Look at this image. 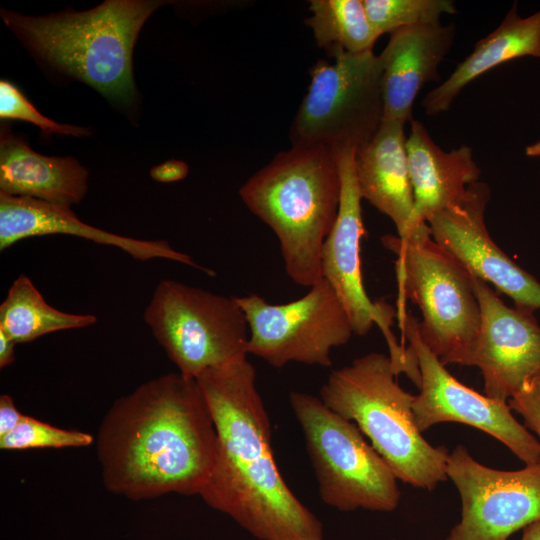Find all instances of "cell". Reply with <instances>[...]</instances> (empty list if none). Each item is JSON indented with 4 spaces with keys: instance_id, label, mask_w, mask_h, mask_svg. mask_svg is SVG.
Returning a JSON list of instances; mask_svg holds the SVG:
<instances>
[{
    "instance_id": "obj_1",
    "label": "cell",
    "mask_w": 540,
    "mask_h": 540,
    "mask_svg": "<svg viewBox=\"0 0 540 540\" xmlns=\"http://www.w3.org/2000/svg\"><path fill=\"white\" fill-rule=\"evenodd\" d=\"M104 486L138 501L201 494L217 455V432L197 379L179 372L114 401L96 438Z\"/></svg>"
},
{
    "instance_id": "obj_2",
    "label": "cell",
    "mask_w": 540,
    "mask_h": 540,
    "mask_svg": "<svg viewBox=\"0 0 540 540\" xmlns=\"http://www.w3.org/2000/svg\"><path fill=\"white\" fill-rule=\"evenodd\" d=\"M217 432L200 497L258 540H324L323 525L290 490L273 457L271 423L246 359L197 378Z\"/></svg>"
},
{
    "instance_id": "obj_3",
    "label": "cell",
    "mask_w": 540,
    "mask_h": 540,
    "mask_svg": "<svg viewBox=\"0 0 540 540\" xmlns=\"http://www.w3.org/2000/svg\"><path fill=\"white\" fill-rule=\"evenodd\" d=\"M341 180L335 150L292 146L239 189L248 209L275 233L289 278L310 288L322 277L321 254L337 218Z\"/></svg>"
},
{
    "instance_id": "obj_4",
    "label": "cell",
    "mask_w": 540,
    "mask_h": 540,
    "mask_svg": "<svg viewBox=\"0 0 540 540\" xmlns=\"http://www.w3.org/2000/svg\"><path fill=\"white\" fill-rule=\"evenodd\" d=\"M161 1L109 0L83 12L26 16L1 9L8 28L53 67L106 98L131 102L132 55L138 34Z\"/></svg>"
},
{
    "instance_id": "obj_5",
    "label": "cell",
    "mask_w": 540,
    "mask_h": 540,
    "mask_svg": "<svg viewBox=\"0 0 540 540\" xmlns=\"http://www.w3.org/2000/svg\"><path fill=\"white\" fill-rule=\"evenodd\" d=\"M389 356L372 352L336 369L320 389V399L353 421L397 479L433 490L448 477V450L429 444L416 426L414 395L396 381Z\"/></svg>"
},
{
    "instance_id": "obj_6",
    "label": "cell",
    "mask_w": 540,
    "mask_h": 540,
    "mask_svg": "<svg viewBox=\"0 0 540 540\" xmlns=\"http://www.w3.org/2000/svg\"><path fill=\"white\" fill-rule=\"evenodd\" d=\"M381 242L397 256L400 299L420 309L423 343L443 365L465 366L481 322L471 274L433 239L427 222L404 238L384 235Z\"/></svg>"
},
{
    "instance_id": "obj_7",
    "label": "cell",
    "mask_w": 540,
    "mask_h": 540,
    "mask_svg": "<svg viewBox=\"0 0 540 540\" xmlns=\"http://www.w3.org/2000/svg\"><path fill=\"white\" fill-rule=\"evenodd\" d=\"M289 402L324 504L342 512L395 510L401 496L397 477L358 426L320 397L292 391Z\"/></svg>"
},
{
    "instance_id": "obj_8",
    "label": "cell",
    "mask_w": 540,
    "mask_h": 540,
    "mask_svg": "<svg viewBox=\"0 0 540 540\" xmlns=\"http://www.w3.org/2000/svg\"><path fill=\"white\" fill-rule=\"evenodd\" d=\"M143 318L186 377L197 379L209 369L247 358L249 327L236 297L163 279Z\"/></svg>"
},
{
    "instance_id": "obj_9",
    "label": "cell",
    "mask_w": 540,
    "mask_h": 540,
    "mask_svg": "<svg viewBox=\"0 0 540 540\" xmlns=\"http://www.w3.org/2000/svg\"><path fill=\"white\" fill-rule=\"evenodd\" d=\"M317 62L292 121V146H323L356 152L376 135L384 117L382 67L373 51L330 56Z\"/></svg>"
},
{
    "instance_id": "obj_10",
    "label": "cell",
    "mask_w": 540,
    "mask_h": 540,
    "mask_svg": "<svg viewBox=\"0 0 540 540\" xmlns=\"http://www.w3.org/2000/svg\"><path fill=\"white\" fill-rule=\"evenodd\" d=\"M249 327L248 354L274 368L291 362L329 367L330 353L354 334L336 292L322 278L301 298L271 304L257 294L236 297Z\"/></svg>"
},
{
    "instance_id": "obj_11",
    "label": "cell",
    "mask_w": 540,
    "mask_h": 540,
    "mask_svg": "<svg viewBox=\"0 0 540 540\" xmlns=\"http://www.w3.org/2000/svg\"><path fill=\"white\" fill-rule=\"evenodd\" d=\"M399 317L420 372V392L412 405L419 431L444 422L466 424L503 443L526 465L539 462L540 441L517 421L509 405L459 382L421 340L419 320L404 308L399 309Z\"/></svg>"
},
{
    "instance_id": "obj_12",
    "label": "cell",
    "mask_w": 540,
    "mask_h": 540,
    "mask_svg": "<svg viewBox=\"0 0 540 540\" xmlns=\"http://www.w3.org/2000/svg\"><path fill=\"white\" fill-rule=\"evenodd\" d=\"M446 474L461 498V519L446 540H507L540 520V461L498 470L458 445L449 453Z\"/></svg>"
},
{
    "instance_id": "obj_13",
    "label": "cell",
    "mask_w": 540,
    "mask_h": 540,
    "mask_svg": "<svg viewBox=\"0 0 540 540\" xmlns=\"http://www.w3.org/2000/svg\"><path fill=\"white\" fill-rule=\"evenodd\" d=\"M335 154L341 193L336 221L322 248V277L336 292L354 334L364 336L376 324L385 336L389 356L397 359L404 355L405 348L397 343L390 329L395 311L386 302H373L362 281L360 245L365 230L355 173L356 151L345 147L335 149Z\"/></svg>"
},
{
    "instance_id": "obj_14",
    "label": "cell",
    "mask_w": 540,
    "mask_h": 540,
    "mask_svg": "<svg viewBox=\"0 0 540 540\" xmlns=\"http://www.w3.org/2000/svg\"><path fill=\"white\" fill-rule=\"evenodd\" d=\"M489 186L477 181L468 186L455 206L427 219L433 239L473 277L492 284L510 297L515 307L540 310V282L492 240L485 224Z\"/></svg>"
},
{
    "instance_id": "obj_15",
    "label": "cell",
    "mask_w": 540,
    "mask_h": 540,
    "mask_svg": "<svg viewBox=\"0 0 540 540\" xmlns=\"http://www.w3.org/2000/svg\"><path fill=\"white\" fill-rule=\"evenodd\" d=\"M472 284L481 322L465 366L480 369L485 396L507 403L540 376V326L533 311L507 306L481 279L472 276Z\"/></svg>"
},
{
    "instance_id": "obj_16",
    "label": "cell",
    "mask_w": 540,
    "mask_h": 540,
    "mask_svg": "<svg viewBox=\"0 0 540 540\" xmlns=\"http://www.w3.org/2000/svg\"><path fill=\"white\" fill-rule=\"evenodd\" d=\"M50 234L73 235L113 246L140 261L168 259L201 270L211 277L216 275L213 269L199 265L190 255L172 248L167 241L111 233L81 221L70 207L0 192V251L25 238Z\"/></svg>"
},
{
    "instance_id": "obj_17",
    "label": "cell",
    "mask_w": 540,
    "mask_h": 540,
    "mask_svg": "<svg viewBox=\"0 0 540 540\" xmlns=\"http://www.w3.org/2000/svg\"><path fill=\"white\" fill-rule=\"evenodd\" d=\"M455 25L404 27L390 34L378 55L382 67L384 117L410 122L413 103L422 87L438 81V68L455 40Z\"/></svg>"
},
{
    "instance_id": "obj_18",
    "label": "cell",
    "mask_w": 540,
    "mask_h": 540,
    "mask_svg": "<svg viewBox=\"0 0 540 540\" xmlns=\"http://www.w3.org/2000/svg\"><path fill=\"white\" fill-rule=\"evenodd\" d=\"M410 124L406 149L414 205L408 234L434 213L457 205L481 175L471 147L445 152L420 121L412 119Z\"/></svg>"
},
{
    "instance_id": "obj_19",
    "label": "cell",
    "mask_w": 540,
    "mask_h": 540,
    "mask_svg": "<svg viewBox=\"0 0 540 540\" xmlns=\"http://www.w3.org/2000/svg\"><path fill=\"white\" fill-rule=\"evenodd\" d=\"M404 125L383 118L373 139L355 154L362 199L393 221L400 238L408 234L414 205Z\"/></svg>"
},
{
    "instance_id": "obj_20",
    "label": "cell",
    "mask_w": 540,
    "mask_h": 540,
    "mask_svg": "<svg viewBox=\"0 0 540 540\" xmlns=\"http://www.w3.org/2000/svg\"><path fill=\"white\" fill-rule=\"evenodd\" d=\"M87 179V170L75 158L41 155L1 129L0 192L71 207L85 197Z\"/></svg>"
},
{
    "instance_id": "obj_21",
    "label": "cell",
    "mask_w": 540,
    "mask_h": 540,
    "mask_svg": "<svg viewBox=\"0 0 540 540\" xmlns=\"http://www.w3.org/2000/svg\"><path fill=\"white\" fill-rule=\"evenodd\" d=\"M523 56L540 58V10L523 18L514 3L501 24L475 44L447 80L425 95L421 105L429 116L445 112L467 84Z\"/></svg>"
},
{
    "instance_id": "obj_22",
    "label": "cell",
    "mask_w": 540,
    "mask_h": 540,
    "mask_svg": "<svg viewBox=\"0 0 540 540\" xmlns=\"http://www.w3.org/2000/svg\"><path fill=\"white\" fill-rule=\"evenodd\" d=\"M97 322L92 314H73L49 305L31 279L21 274L10 286L0 305V330L16 344L62 330L89 327Z\"/></svg>"
},
{
    "instance_id": "obj_23",
    "label": "cell",
    "mask_w": 540,
    "mask_h": 540,
    "mask_svg": "<svg viewBox=\"0 0 540 540\" xmlns=\"http://www.w3.org/2000/svg\"><path fill=\"white\" fill-rule=\"evenodd\" d=\"M311 28L317 45L329 56L336 52L373 51L379 35L372 27L362 0H311Z\"/></svg>"
},
{
    "instance_id": "obj_24",
    "label": "cell",
    "mask_w": 540,
    "mask_h": 540,
    "mask_svg": "<svg viewBox=\"0 0 540 540\" xmlns=\"http://www.w3.org/2000/svg\"><path fill=\"white\" fill-rule=\"evenodd\" d=\"M379 36L404 27L440 23L443 14H455L451 0H362Z\"/></svg>"
},
{
    "instance_id": "obj_25",
    "label": "cell",
    "mask_w": 540,
    "mask_h": 540,
    "mask_svg": "<svg viewBox=\"0 0 540 540\" xmlns=\"http://www.w3.org/2000/svg\"><path fill=\"white\" fill-rule=\"evenodd\" d=\"M93 442V436L79 430H67L25 415L20 424L8 435L0 438L2 450L39 448L84 447Z\"/></svg>"
},
{
    "instance_id": "obj_26",
    "label": "cell",
    "mask_w": 540,
    "mask_h": 540,
    "mask_svg": "<svg viewBox=\"0 0 540 540\" xmlns=\"http://www.w3.org/2000/svg\"><path fill=\"white\" fill-rule=\"evenodd\" d=\"M0 118L28 121L39 127L45 135L83 136L90 134L86 128L59 124L45 117L13 83L7 80L0 81Z\"/></svg>"
},
{
    "instance_id": "obj_27",
    "label": "cell",
    "mask_w": 540,
    "mask_h": 540,
    "mask_svg": "<svg viewBox=\"0 0 540 540\" xmlns=\"http://www.w3.org/2000/svg\"><path fill=\"white\" fill-rule=\"evenodd\" d=\"M508 405L523 417L524 426L533 431L540 440V376L527 381L509 399Z\"/></svg>"
},
{
    "instance_id": "obj_28",
    "label": "cell",
    "mask_w": 540,
    "mask_h": 540,
    "mask_svg": "<svg viewBox=\"0 0 540 540\" xmlns=\"http://www.w3.org/2000/svg\"><path fill=\"white\" fill-rule=\"evenodd\" d=\"M24 417L25 414L17 409L11 396H0V438L15 430Z\"/></svg>"
},
{
    "instance_id": "obj_29",
    "label": "cell",
    "mask_w": 540,
    "mask_h": 540,
    "mask_svg": "<svg viewBox=\"0 0 540 540\" xmlns=\"http://www.w3.org/2000/svg\"><path fill=\"white\" fill-rule=\"evenodd\" d=\"M189 172L188 165L179 160H169L154 166L150 176L157 182L169 183L184 179Z\"/></svg>"
},
{
    "instance_id": "obj_30",
    "label": "cell",
    "mask_w": 540,
    "mask_h": 540,
    "mask_svg": "<svg viewBox=\"0 0 540 540\" xmlns=\"http://www.w3.org/2000/svg\"><path fill=\"white\" fill-rule=\"evenodd\" d=\"M16 343L0 330V368H6L15 360Z\"/></svg>"
},
{
    "instance_id": "obj_31",
    "label": "cell",
    "mask_w": 540,
    "mask_h": 540,
    "mask_svg": "<svg viewBox=\"0 0 540 540\" xmlns=\"http://www.w3.org/2000/svg\"><path fill=\"white\" fill-rule=\"evenodd\" d=\"M521 540H540V520L524 527Z\"/></svg>"
},
{
    "instance_id": "obj_32",
    "label": "cell",
    "mask_w": 540,
    "mask_h": 540,
    "mask_svg": "<svg viewBox=\"0 0 540 540\" xmlns=\"http://www.w3.org/2000/svg\"><path fill=\"white\" fill-rule=\"evenodd\" d=\"M525 153L529 157H539L540 156V141L527 146L525 149Z\"/></svg>"
},
{
    "instance_id": "obj_33",
    "label": "cell",
    "mask_w": 540,
    "mask_h": 540,
    "mask_svg": "<svg viewBox=\"0 0 540 540\" xmlns=\"http://www.w3.org/2000/svg\"><path fill=\"white\" fill-rule=\"evenodd\" d=\"M392 540H394V539H392Z\"/></svg>"
}]
</instances>
